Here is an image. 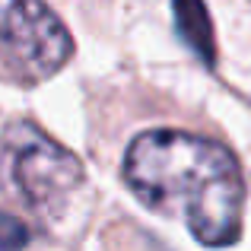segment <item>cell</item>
<instances>
[{
  "label": "cell",
  "mask_w": 251,
  "mask_h": 251,
  "mask_svg": "<svg viewBox=\"0 0 251 251\" xmlns=\"http://www.w3.org/2000/svg\"><path fill=\"white\" fill-rule=\"evenodd\" d=\"M124 181L150 210L178 220L203 245L242 232L245 181L235 156L188 130H143L124 156Z\"/></svg>",
  "instance_id": "obj_1"
},
{
  "label": "cell",
  "mask_w": 251,
  "mask_h": 251,
  "mask_svg": "<svg viewBox=\"0 0 251 251\" xmlns=\"http://www.w3.org/2000/svg\"><path fill=\"white\" fill-rule=\"evenodd\" d=\"M0 175L23 207L48 223H54L83 188V162L29 121L3 130Z\"/></svg>",
  "instance_id": "obj_2"
},
{
  "label": "cell",
  "mask_w": 251,
  "mask_h": 251,
  "mask_svg": "<svg viewBox=\"0 0 251 251\" xmlns=\"http://www.w3.org/2000/svg\"><path fill=\"white\" fill-rule=\"evenodd\" d=\"M0 54L16 76L45 80L70 61L74 42L42 0H0Z\"/></svg>",
  "instance_id": "obj_3"
},
{
  "label": "cell",
  "mask_w": 251,
  "mask_h": 251,
  "mask_svg": "<svg viewBox=\"0 0 251 251\" xmlns=\"http://www.w3.org/2000/svg\"><path fill=\"white\" fill-rule=\"evenodd\" d=\"M175 19L184 42L203 61H213V29H210V16L201 0H175Z\"/></svg>",
  "instance_id": "obj_4"
},
{
  "label": "cell",
  "mask_w": 251,
  "mask_h": 251,
  "mask_svg": "<svg viewBox=\"0 0 251 251\" xmlns=\"http://www.w3.org/2000/svg\"><path fill=\"white\" fill-rule=\"evenodd\" d=\"M29 242V229L19 220L0 213V248H23Z\"/></svg>",
  "instance_id": "obj_5"
}]
</instances>
